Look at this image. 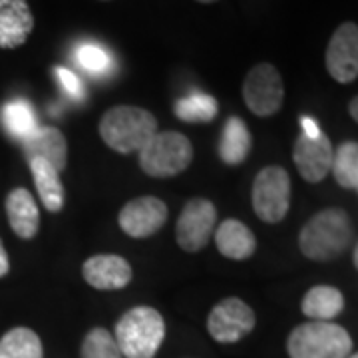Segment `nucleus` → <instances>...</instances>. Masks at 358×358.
<instances>
[{
  "mask_svg": "<svg viewBox=\"0 0 358 358\" xmlns=\"http://www.w3.org/2000/svg\"><path fill=\"white\" fill-rule=\"evenodd\" d=\"M352 235L355 231L350 217L343 209L331 207L308 219L299 235V247L310 261L327 263L345 251L352 241Z\"/></svg>",
  "mask_w": 358,
  "mask_h": 358,
  "instance_id": "f257e3e1",
  "label": "nucleus"
},
{
  "mask_svg": "<svg viewBox=\"0 0 358 358\" xmlns=\"http://www.w3.org/2000/svg\"><path fill=\"white\" fill-rule=\"evenodd\" d=\"M114 338L124 358H154L166 338V320L157 308H129L115 322Z\"/></svg>",
  "mask_w": 358,
  "mask_h": 358,
  "instance_id": "f03ea898",
  "label": "nucleus"
},
{
  "mask_svg": "<svg viewBox=\"0 0 358 358\" xmlns=\"http://www.w3.org/2000/svg\"><path fill=\"white\" fill-rule=\"evenodd\" d=\"M157 134V120L152 112L136 106H115L103 114L100 136L117 154L140 152Z\"/></svg>",
  "mask_w": 358,
  "mask_h": 358,
  "instance_id": "7ed1b4c3",
  "label": "nucleus"
},
{
  "mask_svg": "<svg viewBox=\"0 0 358 358\" xmlns=\"http://www.w3.org/2000/svg\"><path fill=\"white\" fill-rule=\"evenodd\" d=\"M291 358H348L352 338L341 324L329 320H310L299 324L287 338Z\"/></svg>",
  "mask_w": 358,
  "mask_h": 358,
  "instance_id": "20e7f679",
  "label": "nucleus"
},
{
  "mask_svg": "<svg viewBox=\"0 0 358 358\" xmlns=\"http://www.w3.org/2000/svg\"><path fill=\"white\" fill-rule=\"evenodd\" d=\"M138 154L143 173L150 178H173L193 162V145L179 131H157Z\"/></svg>",
  "mask_w": 358,
  "mask_h": 358,
  "instance_id": "39448f33",
  "label": "nucleus"
},
{
  "mask_svg": "<svg viewBox=\"0 0 358 358\" xmlns=\"http://www.w3.org/2000/svg\"><path fill=\"white\" fill-rule=\"evenodd\" d=\"M253 209L265 223H279L291 207V178L279 166L263 167L253 181Z\"/></svg>",
  "mask_w": 358,
  "mask_h": 358,
  "instance_id": "423d86ee",
  "label": "nucleus"
},
{
  "mask_svg": "<svg viewBox=\"0 0 358 358\" xmlns=\"http://www.w3.org/2000/svg\"><path fill=\"white\" fill-rule=\"evenodd\" d=\"M243 100L259 117L275 115L282 108L285 86L279 70L268 62L253 66L243 82Z\"/></svg>",
  "mask_w": 358,
  "mask_h": 358,
  "instance_id": "0eeeda50",
  "label": "nucleus"
},
{
  "mask_svg": "<svg viewBox=\"0 0 358 358\" xmlns=\"http://www.w3.org/2000/svg\"><path fill=\"white\" fill-rule=\"evenodd\" d=\"M217 223V209L209 199H189L176 225V237H178V245L187 251V253H195L201 251L205 245L209 243L211 233L215 229Z\"/></svg>",
  "mask_w": 358,
  "mask_h": 358,
  "instance_id": "6e6552de",
  "label": "nucleus"
},
{
  "mask_svg": "<svg viewBox=\"0 0 358 358\" xmlns=\"http://www.w3.org/2000/svg\"><path fill=\"white\" fill-rule=\"evenodd\" d=\"M255 313L241 299H223L217 303L207 319V331L221 345L239 343L255 329Z\"/></svg>",
  "mask_w": 358,
  "mask_h": 358,
  "instance_id": "1a4fd4ad",
  "label": "nucleus"
},
{
  "mask_svg": "<svg viewBox=\"0 0 358 358\" xmlns=\"http://www.w3.org/2000/svg\"><path fill=\"white\" fill-rule=\"evenodd\" d=\"M324 62L329 74L338 84H350L358 78V24H341L327 46Z\"/></svg>",
  "mask_w": 358,
  "mask_h": 358,
  "instance_id": "9d476101",
  "label": "nucleus"
},
{
  "mask_svg": "<svg viewBox=\"0 0 358 358\" xmlns=\"http://www.w3.org/2000/svg\"><path fill=\"white\" fill-rule=\"evenodd\" d=\"M167 221V205L154 195L131 199L122 207L117 223L134 239H145L162 229Z\"/></svg>",
  "mask_w": 358,
  "mask_h": 358,
  "instance_id": "9b49d317",
  "label": "nucleus"
},
{
  "mask_svg": "<svg viewBox=\"0 0 358 358\" xmlns=\"http://www.w3.org/2000/svg\"><path fill=\"white\" fill-rule=\"evenodd\" d=\"M334 150L331 140L320 134L317 138H307L301 134L294 141L293 159L301 178L308 183H319L327 178L333 167Z\"/></svg>",
  "mask_w": 358,
  "mask_h": 358,
  "instance_id": "f8f14e48",
  "label": "nucleus"
},
{
  "mask_svg": "<svg viewBox=\"0 0 358 358\" xmlns=\"http://www.w3.org/2000/svg\"><path fill=\"white\" fill-rule=\"evenodd\" d=\"M84 281L98 291H117L131 282V265L120 255H92L82 265Z\"/></svg>",
  "mask_w": 358,
  "mask_h": 358,
  "instance_id": "ddd939ff",
  "label": "nucleus"
},
{
  "mask_svg": "<svg viewBox=\"0 0 358 358\" xmlns=\"http://www.w3.org/2000/svg\"><path fill=\"white\" fill-rule=\"evenodd\" d=\"M34 28V16L26 0H0V48L22 46Z\"/></svg>",
  "mask_w": 358,
  "mask_h": 358,
  "instance_id": "4468645a",
  "label": "nucleus"
},
{
  "mask_svg": "<svg viewBox=\"0 0 358 358\" xmlns=\"http://www.w3.org/2000/svg\"><path fill=\"white\" fill-rule=\"evenodd\" d=\"M26 159L40 157L48 162L58 171H62L68 166V141L64 134L54 126L38 128L30 138L22 141Z\"/></svg>",
  "mask_w": 358,
  "mask_h": 358,
  "instance_id": "2eb2a0df",
  "label": "nucleus"
},
{
  "mask_svg": "<svg viewBox=\"0 0 358 358\" xmlns=\"http://www.w3.org/2000/svg\"><path fill=\"white\" fill-rule=\"evenodd\" d=\"M6 215L13 231L20 239H34L40 229V211L32 193L16 187L6 197Z\"/></svg>",
  "mask_w": 358,
  "mask_h": 358,
  "instance_id": "dca6fc26",
  "label": "nucleus"
},
{
  "mask_svg": "<svg viewBox=\"0 0 358 358\" xmlns=\"http://www.w3.org/2000/svg\"><path fill=\"white\" fill-rule=\"evenodd\" d=\"M219 253L233 261H245L255 253L257 239L253 231L237 219H225L215 231Z\"/></svg>",
  "mask_w": 358,
  "mask_h": 358,
  "instance_id": "f3484780",
  "label": "nucleus"
},
{
  "mask_svg": "<svg viewBox=\"0 0 358 358\" xmlns=\"http://www.w3.org/2000/svg\"><path fill=\"white\" fill-rule=\"evenodd\" d=\"M28 166L32 171L34 185H36V192H38L44 209H48L50 213L62 211V207H64V185L60 179V171L40 157L28 159Z\"/></svg>",
  "mask_w": 358,
  "mask_h": 358,
  "instance_id": "a211bd4d",
  "label": "nucleus"
},
{
  "mask_svg": "<svg viewBox=\"0 0 358 358\" xmlns=\"http://www.w3.org/2000/svg\"><path fill=\"white\" fill-rule=\"evenodd\" d=\"M251 134L249 128L241 117L233 115L225 122V128L221 134L219 141V157L223 164L227 166H239L247 159V155L251 152Z\"/></svg>",
  "mask_w": 358,
  "mask_h": 358,
  "instance_id": "6ab92c4d",
  "label": "nucleus"
},
{
  "mask_svg": "<svg viewBox=\"0 0 358 358\" xmlns=\"http://www.w3.org/2000/svg\"><path fill=\"white\" fill-rule=\"evenodd\" d=\"M345 308V296L338 289L329 285H317L303 296L301 310L303 315L313 320H331L336 319Z\"/></svg>",
  "mask_w": 358,
  "mask_h": 358,
  "instance_id": "aec40b11",
  "label": "nucleus"
},
{
  "mask_svg": "<svg viewBox=\"0 0 358 358\" xmlns=\"http://www.w3.org/2000/svg\"><path fill=\"white\" fill-rule=\"evenodd\" d=\"M0 358H44L42 341L32 329L16 327L0 338Z\"/></svg>",
  "mask_w": 358,
  "mask_h": 358,
  "instance_id": "412c9836",
  "label": "nucleus"
},
{
  "mask_svg": "<svg viewBox=\"0 0 358 358\" xmlns=\"http://www.w3.org/2000/svg\"><path fill=\"white\" fill-rule=\"evenodd\" d=\"M2 124L13 138L20 141L30 138L38 129V120L34 114V108L26 100H13L6 103L2 108Z\"/></svg>",
  "mask_w": 358,
  "mask_h": 358,
  "instance_id": "4be33fe9",
  "label": "nucleus"
},
{
  "mask_svg": "<svg viewBox=\"0 0 358 358\" xmlns=\"http://www.w3.org/2000/svg\"><path fill=\"white\" fill-rule=\"evenodd\" d=\"M334 179L345 189H357L358 185V143L357 141H345L338 145L333 157Z\"/></svg>",
  "mask_w": 358,
  "mask_h": 358,
  "instance_id": "5701e85b",
  "label": "nucleus"
},
{
  "mask_svg": "<svg viewBox=\"0 0 358 358\" xmlns=\"http://www.w3.org/2000/svg\"><path fill=\"white\" fill-rule=\"evenodd\" d=\"M176 115L187 124L211 122L217 115V102L207 94H192L176 103Z\"/></svg>",
  "mask_w": 358,
  "mask_h": 358,
  "instance_id": "b1692460",
  "label": "nucleus"
},
{
  "mask_svg": "<svg viewBox=\"0 0 358 358\" xmlns=\"http://www.w3.org/2000/svg\"><path fill=\"white\" fill-rule=\"evenodd\" d=\"M82 358H124L114 334L102 327L92 329L82 341Z\"/></svg>",
  "mask_w": 358,
  "mask_h": 358,
  "instance_id": "393cba45",
  "label": "nucleus"
},
{
  "mask_svg": "<svg viewBox=\"0 0 358 358\" xmlns=\"http://www.w3.org/2000/svg\"><path fill=\"white\" fill-rule=\"evenodd\" d=\"M76 60L82 70L94 76H102L112 68V56L98 44H82L76 52Z\"/></svg>",
  "mask_w": 358,
  "mask_h": 358,
  "instance_id": "a878e982",
  "label": "nucleus"
},
{
  "mask_svg": "<svg viewBox=\"0 0 358 358\" xmlns=\"http://www.w3.org/2000/svg\"><path fill=\"white\" fill-rule=\"evenodd\" d=\"M56 76H58V82L62 84V88L66 90V94H68L72 100H82V98H84V86H82L80 78H78L72 70L58 66V68H56Z\"/></svg>",
  "mask_w": 358,
  "mask_h": 358,
  "instance_id": "bb28decb",
  "label": "nucleus"
},
{
  "mask_svg": "<svg viewBox=\"0 0 358 358\" xmlns=\"http://www.w3.org/2000/svg\"><path fill=\"white\" fill-rule=\"evenodd\" d=\"M301 128H303V134H305L307 138H317V136L322 134L319 128V124H317L313 117H308V115H303V117H301Z\"/></svg>",
  "mask_w": 358,
  "mask_h": 358,
  "instance_id": "cd10ccee",
  "label": "nucleus"
},
{
  "mask_svg": "<svg viewBox=\"0 0 358 358\" xmlns=\"http://www.w3.org/2000/svg\"><path fill=\"white\" fill-rule=\"evenodd\" d=\"M8 271H10V261H8V253H6V249L2 245V239H0V279L6 277Z\"/></svg>",
  "mask_w": 358,
  "mask_h": 358,
  "instance_id": "c85d7f7f",
  "label": "nucleus"
},
{
  "mask_svg": "<svg viewBox=\"0 0 358 358\" xmlns=\"http://www.w3.org/2000/svg\"><path fill=\"white\" fill-rule=\"evenodd\" d=\"M348 112H350V115H352V120L358 124V96L350 100V103H348Z\"/></svg>",
  "mask_w": 358,
  "mask_h": 358,
  "instance_id": "c756f323",
  "label": "nucleus"
},
{
  "mask_svg": "<svg viewBox=\"0 0 358 358\" xmlns=\"http://www.w3.org/2000/svg\"><path fill=\"white\" fill-rule=\"evenodd\" d=\"M352 263H355V267L358 268V243L355 247V255H352Z\"/></svg>",
  "mask_w": 358,
  "mask_h": 358,
  "instance_id": "7c9ffc66",
  "label": "nucleus"
},
{
  "mask_svg": "<svg viewBox=\"0 0 358 358\" xmlns=\"http://www.w3.org/2000/svg\"><path fill=\"white\" fill-rule=\"evenodd\" d=\"M197 2H201V4H211V2H217V0H197Z\"/></svg>",
  "mask_w": 358,
  "mask_h": 358,
  "instance_id": "2f4dec72",
  "label": "nucleus"
},
{
  "mask_svg": "<svg viewBox=\"0 0 358 358\" xmlns=\"http://www.w3.org/2000/svg\"><path fill=\"white\" fill-rule=\"evenodd\" d=\"M348 358H358V352H357V355H350V357H348Z\"/></svg>",
  "mask_w": 358,
  "mask_h": 358,
  "instance_id": "473e14b6",
  "label": "nucleus"
},
{
  "mask_svg": "<svg viewBox=\"0 0 358 358\" xmlns=\"http://www.w3.org/2000/svg\"><path fill=\"white\" fill-rule=\"evenodd\" d=\"M357 192H358V185H357Z\"/></svg>",
  "mask_w": 358,
  "mask_h": 358,
  "instance_id": "72a5a7b5",
  "label": "nucleus"
},
{
  "mask_svg": "<svg viewBox=\"0 0 358 358\" xmlns=\"http://www.w3.org/2000/svg\"><path fill=\"white\" fill-rule=\"evenodd\" d=\"M103 2H108V0H103Z\"/></svg>",
  "mask_w": 358,
  "mask_h": 358,
  "instance_id": "f704fd0d",
  "label": "nucleus"
}]
</instances>
